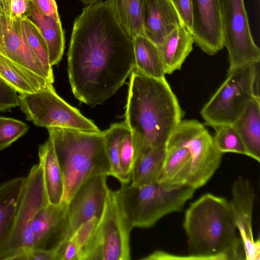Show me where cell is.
<instances>
[{
    "mask_svg": "<svg viewBox=\"0 0 260 260\" xmlns=\"http://www.w3.org/2000/svg\"><path fill=\"white\" fill-rule=\"evenodd\" d=\"M47 129L63 177V200L68 203L89 178L111 176L104 131L87 132L56 127Z\"/></svg>",
    "mask_w": 260,
    "mask_h": 260,
    "instance_id": "4",
    "label": "cell"
},
{
    "mask_svg": "<svg viewBox=\"0 0 260 260\" xmlns=\"http://www.w3.org/2000/svg\"><path fill=\"white\" fill-rule=\"evenodd\" d=\"M135 68L132 39L118 21L112 0L83 8L74 22L68 53L75 97L91 107L102 104Z\"/></svg>",
    "mask_w": 260,
    "mask_h": 260,
    "instance_id": "1",
    "label": "cell"
},
{
    "mask_svg": "<svg viewBox=\"0 0 260 260\" xmlns=\"http://www.w3.org/2000/svg\"><path fill=\"white\" fill-rule=\"evenodd\" d=\"M194 43L191 31L182 24L173 30L157 49L165 74H171L180 70L192 50Z\"/></svg>",
    "mask_w": 260,
    "mask_h": 260,
    "instance_id": "19",
    "label": "cell"
},
{
    "mask_svg": "<svg viewBox=\"0 0 260 260\" xmlns=\"http://www.w3.org/2000/svg\"><path fill=\"white\" fill-rule=\"evenodd\" d=\"M133 228L120 203L116 191L109 188L104 209L79 260H129L130 234Z\"/></svg>",
    "mask_w": 260,
    "mask_h": 260,
    "instance_id": "6",
    "label": "cell"
},
{
    "mask_svg": "<svg viewBox=\"0 0 260 260\" xmlns=\"http://www.w3.org/2000/svg\"><path fill=\"white\" fill-rule=\"evenodd\" d=\"M0 54L53 83L28 45L22 20L11 17L1 8Z\"/></svg>",
    "mask_w": 260,
    "mask_h": 260,
    "instance_id": "12",
    "label": "cell"
},
{
    "mask_svg": "<svg viewBox=\"0 0 260 260\" xmlns=\"http://www.w3.org/2000/svg\"><path fill=\"white\" fill-rule=\"evenodd\" d=\"M242 139L247 156L260 161V98L253 97L231 124Z\"/></svg>",
    "mask_w": 260,
    "mask_h": 260,
    "instance_id": "20",
    "label": "cell"
},
{
    "mask_svg": "<svg viewBox=\"0 0 260 260\" xmlns=\"http://www.w3.org/2000/svg\"><path fill=\"white\" fill-rule=\"evenodd\" d=\"M22 23L29 46L53 83L52 66L50 62L48 49L44 38L39 29L27 18L22 20Z\"/></svg>",
    "mask_w": 260,
    "mask_h": 260,
    "instance_id": "29",
    "label": "cell"
},
{
    "mask_svg": "<svg viewBox=\"0 0 260 260\" xmlns=\"http://www.w3.org/2000/svg\"><path fill=\"white\" fill-rule=\"evenodd\" d=\"M19 106L28 120L36 125L64 128L87 132L101 130L56 92L51 85L33 93L19 94Z\"/></svg>",
    "mask_w": 260,
    "mask_h": 260,
    "instance_id": "7",
    "label": "cell"
},
{
    "mask_svg": "<svg viewBox=\"0 0 260 260\" xmlns=\"http://www.w3.org/2000/svg\"><path fill=\"white\" fill-rule=\"evenodd\" d=\"M183 228L192 259H245L230 201L208 193L186 210Z\"/></svg>",
    "mask_w": 260,
    "mask_h": 260,
    "instance_id": "3",
    "label": "cell"
},
{
    "mask_svg": "<svg viewBox=\"0 0 260 260\" xmlns=\"http://www.w3.org/2000/svg\"><path fill=\"white\" fill-rule=\"evenodd\" d=\"M10 2L11 0H0V8L7 15L10 16Z\"/></svg>",
    "mask_w": 260,
    "mask_h": 260,
    "instance_id": "40",
    "label": "cell"
},
{
    "mask_svg": "<svg viewBox=\"0 0 260 260\" xmlns=\"http://www.w3.org/2000/svg\"><path fill=\"white\" fill-rule=\"evenodd\" d=\"M40 31L47 45L49 60L52 66L60 61L64 49V35L60 20L42 14L31 3L27 18Z\"/></svg>",
    "mask_w": 260,
    "mask_h": 260,
    "instance_id": "23",
    "label": "cell"
},
{
    "mask_svg": "<svg viewBox=\"0 0 260 260\" xmlns=\"http://www.w3.org/2000/svg\"><path fill=\"white\" fill-rule=\"evenodd\" d=\"M108 177L99 175L89 178L79 187L68 203V238L84 222L93 217L99 219L101 216L109 189Z\"/></svg>",
    "mask_w": 260,
    "mask_h": 260,
    "instance_id": "15",
    "label": "cell"
},
{
    "mask_svg": "<svg viewBox=\"0 0 260 260\" xmlns=\"http://www.w3.org/2000/svg\"><path fill=\"white\" fill-rule=\"evenodd\" d=\"M173 145L182 146L188 150L191 165L187 185L196 190L207 183L221 164L223 153L217 149L208 131L196 120L180 122L166 146Z\"/></svg>",
    "mask_w": 260,
    "mask_h": 260,
    "instance_id": "9",
    "label": "cell"
},
{
    "mask_svg": "<svg viewBox=\"0 0 260 260\" xmlns=\"http://www.w3.org/2000/svg\"><path fill=\"white\" fill-rule=\"evenodd\" d=\"M38 155L49 203L58 204L63 200L64 180L53 143L49 138L39 146Z\"/></svg>",
    "mask_w": 260,
    "mask_h": 260,
    "instance_id": "22",
    "label": "cell"
},
{
    "mask_svg": "<svg viewBox=\"0 0 260 260\" xmlns=\"http://www.w3.org/2000/svg\"><path fill=\"white\" fill-rule=\"evenodd\" d=\"M116 16L132 39L143 35V15L146 0H112Z\"/></svg>",
    "mask_w": 260,
    "mask_h": 260,
    "instance_id": "27",
    "label": "cell"
},
{
    "mask_svg": "<svg viewBox=\"0 0 260 260\" xmlns=\"http://www.w3.org/2000/svg\"><path fill=\"white\" fill-rule=\"evenodd\" d=\"M184 24L191 32L193 25L192 0H170Z\"/></svg>",
    "mask_w": 260,
    "mask_h": 260,
    "instance_id": "34",
    "label": "cell"
},
{
    "mask_svg": "<svg viewBox=\"0 0 260 260\" xmlns=\"http://www.w3.org/2000/svg\"><path fill=\"white\" fill-rule=\"evenodd\" d=\"M99 219L96 217L81 224L75 231L71 238L77 246L79 255L92 234Z\"/></svg>",
    "mask_w": 260,
    "mask_h": 260,
    "instance_id": "33",
    "label": "cell"
},
{
    "mask_svg": "<svg viewBox=\"0 0 260 260\" xmlns=\"http://www.w3.org/2000/svg\"><path fill=\"white\" fill-rule=\"evenodd\" d=\"M214 129L213 137L217 149L223 154L233 152L247 156L245 145L240 137L231 124L218 126Z\"/></svg>",
    "mask_w": 260,
    "mask_h": 260,
    "instance_id": "30",
    "label": "cell"
},
{
    "mask_svg": "<svg viewBox=\"0 0 260 260\" xmlns=\"http://www.w3.org/2000/svg\"><path fill=\"white\" fill-rule=\"evenodd\" d=\"M223 46L230 63L228 74L259 62L260 50L251 34L244 0H218Z\"/></svg>",
    "mask_w": 260,
    "mask_h": 260,
    "instance_id": "10",
    "label": "cell"
},
{
    "mask_svg": "<svg viewBox=\"0 0 260 260\" xmlns=\"http://www.w3.org/2000/svg\"><path fill=\"white\" fill-rule=\"evenodd\" d=\"M135 58V68L150 77H165L164 66L157 46L143 35L132 38Z\"/></svg>",
    "mask_w": 260,
    "mask_h": 260,
    "instance_id": "26",
    "label": "cell"
},
{
    "mask_svg": "<svg viewBox=\"0 0 260 260\" xmlns=\"http://www.w3.org/2000/svg\"><path fill=\"white\" fill-rule=\"evenodd\" d=\"M259 63L257 64L253 81V91L255 97L259 98Z\"/></svg>",
    "mask_w": 260,
    "mask_h": 260,
    "instance_id": "39",
    "label": "cell"
},
{
    "mask_svg": "<svg viewBox=\"0 0 260 260\" xmlns=\"http://www.w3.org/2000/svg\"><path fill=\"white\" fill-rule=\"evenodd\" d=\"M250 63L228 74V77L201 111L206 124L213 128L232 124L253 97L257 64Z\"/></svg>",
    "mask_w": 260,
    "mask_h": 260,
    "instance_id": "8",
    "label": "cell"
},
{
    "mask_svg": "<svg viewBox=\"0 0 260 260\" xmlns=\"http://www.w3.org/2000/svg\"><path fill=\"white\" fill-rule=\"evenodd\" d=\"M82 3H83L85 5L87 6L91 5L94 4L99 2L102 1L103 0H80Z\"/></svg>",
    "mask_w": 260,
    "mask_h": 260,
    "instance_id": "41",
    "label": "cell"
},
{
    "mask_svg": "<svg viewBox=\"0 0 260 260\" xmlns=\"http://www.w3.org/2000/svg\"><path fill=\"white\" fill-rule=\"evenodd\" d=\"M116 191L132 226L149 228L163 217L181 211L196 189L187 185L166 188L155 182L140 186L121 184Z\"/></svg>",
    "mask_w": 260,
    "mask_h": 260,
    "instance_id": "5",
    "label": "cell"
},
{
    "mask_svg": "<svg viewBox=\"0 0 260 260\" xmlns=\"http://www.w3.org/2000/svg\"><path fill=\"white\" fill-rule=\"evenodd\" d=\"M25 177L9 180L0 186V260L10 238Z\"/></svg>",
    "mask_w": 260,
    "mask_h": 260,
    "instance_id": "18",
    "label": "cell"
},
{
    "mask_svg": "<svg viewBox=\"0 0 260 260\" xmlns=\"http://www.w3.org/2000/svg\"><path fill=\"white\" fill-rule=\"evenodd\" d=\"M54 253L56 260H79L78 249L71 238L63 241Z\"/></svg>",
    "mask_w": 260,
    "mask_h": 260,
    "instance_id": "35",
    "label": "cell"
},
{
    "mask_svg": "<svg viewBox=\"0 0 260 260\" xmlns=\"http://www.w3.org/2000/svg\"><path fill=\"white\" fill-rule=\"evenodd\" d=\"M134 151L130 131L123 138L119 148V159L122 173L126 180L131 181L134 162Z\"/></svg>",
    "mask_w": 260,
    "mask_h": 260,
    "instance_id": "32",
    "label": "cell"
},
{
    "mask_svg": "<svg viewBox=\"0 0 260 260\" xmlns=\"http://www.w3.org/2000/svg\"><path fill=\"white\" fill-rule=\"evenodd\" d=\"M183 23L170 0H146L144 36L156 46Z\"/></svg>",
    "mask_w": 260,
    "mask_h": 260,
    "instance_id": "17",
    "label": "cell"
},
{
    "mask_svg": "<svg viewBox=\"0 0 260 260\" xmlns=\"http://www.w3.org/2000/svg\"><path fill=\"white\" fill-rule=\"evenodd\" d=\"M194 42L212 55L223 47L218 0H192Z\"/></svg>",
    "mask_w": 260,
    "mask_h": 260,
    "instance_id": "16",
    "label": "cell"
},
{
    "mask_svg": "<svg viewBox=\"0 0 260 260\" xmlns=\"http://www.w3.org/2000/svg\"><path fill=\"white\" fill-rule=\"evenodd\" d=\"M30 0H11L10 16L21 20L27 18L30 11Z\"/></svg>",
    "mask_w": 260,
    "mask_h": 260,
    "instance_id": "36",
    "label": "cell"
},
{
    "mask_svg": "<svg viewBox=\"0 0 260 260\" xmlns=\"http://www.w3.org/2000/svg\"><path fill=\"white\" fill-rule=\"evenodd\" d=\"M191 165L188 150L180 145L166 146V153L157 182L166 188L187 185Z\"/></svg>",
    "mask_w": 260,
    "mask_h": 260,
    "instance_id": "21",
    "label": "cell"
},
{
    "mask_svg": "<svg viewBox=\"0 0 260 260\" xmlns=\"http://www.w3.org/2000/svg\"><path fill=\"white\" fill-rule=\"evenodd\" d=\"M34 240L32 249L54 252L60 244L68 238V204L62 200L49 203L34 215L30 224Z\"/></svg>",
    "mask_w": 260,
    "mask_h": 260,
    "instance_id": "13",
    "label": "cell"
},
{
    "mask_svg": "<svg viewBox=\"0 0 260 260\" xmlns=\"http://www.w3.org/2000/svg\"><path fill=\"white\" fill-rule=\"evenodd\" d=\"M28 128V125L20 120L0 116V151L21 137Z\"/></svg>",
    "mask_w": 260,
    "mask_h": 260,
    "instance_id": "31",
    "label": "cell"
},
{
    "mask_svg": "<svg viewBox=\"0 0 260 260\" xmlns=\"http://www.w3.org/2000/svg\"><path fill=\"white\" fill-rule=\"evenodd\" d=\"M19 260H56V257L53 252L31 249L23 254Z\"/></svg>",
    "mask_w": 260,
    "mask_h": 260,
    "instance_id": "38",
    "label": "cell"
},
{
    "mask_svg": "<svg viewBox=\"0 0 260 260\" xmlns=\"http://www.w3.org/2000/svg\"><path fill=\"white\" fill-rule=\"evenodd\" d=\"M166 153V146H161L140 155L134 164L131 184L140 186L157 182L161 172Z\"/></svg>",
    "mask_w": 260,
    "mask_h": 260,
    "instance_id": "25",
    "label": "cell"
},
{
    "mask_svg": "<svg viewBox=\"0 0 260 260\" xmlns=\"http://www.w3.org/2000/svg\"><path fill=\"white\" fill-rule=\"evenodd\" d=\"M183 117V111L165 77L152 78L136 68L133 70L124 122L131 134L134 162L150 150L166 146Z\"/></svg>",
    "mask_w": 260,
    "mask_h": 260,
    "instance_id": "2",
    "label": "cell"
},
{
    "mask_svg": "<svg viewBox=\"0 0 260 260\" xmlns=\"http://www.w3.org/2000/svg\"><path fill=\"white\" fill-rule=\"evenodd\" d=\"M0 80L19 94L33 93L52 83L0 54Z\"/></svg>",
    "mask_w": 260,
    "mask_h": 260,
    "instance_id": "24",
    "label": "cell"
},
{
    "mask_svg": "<svg viewBox=\"0 0 260 260\" xmlns=\"http://www.w3.org/2000/svg\"><path fill=\"white\" fill-rule=\"evenodd\" d=\"M49 203L42 167L39 164L35 165L25 177L14 227L1 260H17L21 254L22 236L29 232L32 218L40 209Z\"/></svg>",
    "mask_w": 260,
    "mask_h": 260,
    "instance_id": "11",
    "label": "cell"
},
{
    "mask_svg": "<svg viewBox=\"0 0 260 260\" xmlns=\"http://www.w3.org/2000/svg\"><path fill=\"white\" fill-rule=\"evenodd\" d=\"M129 132V128L124 122L112 124L109 128L104 131L105 148L110 165L111 176L118 180L121 184L129 183L122 173L119 159L121 142Z\"/></svg>",
    "mask_w": 260,
    "mask_h": 260,
    "instance_id": "28",
    "label": "cell"
},
{
    "mask_svg": "<svg viewBox=\"0 0 260 260\" xmlns=\"http://www.w3.org/2000/svg\"><path fill=\"white\" fill-rule=\"evenodd\" d=\"M44 15L60 20L57 6L55 0H30Z\"/></svg>",
    "mask_w": 260,
    "mask_h": 260,
    "instance_id": "37",
    "label": "cell"
},
{
    "mask_svg": "<svg viewBox=\"0 0 260 260\" xmlns=\"http://www.w3.org/2000/svg\"><path fill=\"white\" fill-rule=\"evenodd\" d=\"M230 201L233 217L243 246L245 260H259L260 240H255L252 229V214L256 194L250 182L236 180L232 186Z\"/></svg>",
    "mask_w": 260,
    "mask_h": 260,
    "instance_id": "14",
    "label": "cell"
}]
</instances>
